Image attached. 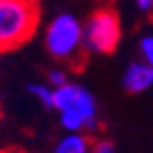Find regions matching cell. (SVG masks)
I'll return each mask as SVG.
<instances>
[{"mask_svg": "<svg viewBox=\"0 0 153 153\" xmlns=\"http://www.w3.org/2000/svg\"><path fill=\"white\" fill-rule=\"evenodd\" d=\"M38 24L35 0H0V51L24 44Z\"/></svg>", "mask_w": 153, "mask_h": 153, "instance_id": "6da1fadb", "label": "cell"}, {"mask_svg": "<svg viewBox=\"0 0 153 153\" xmlns=\"http://www.w3.org/2000/svg\"><path fill=\"white\" fill-rule=\"evenodd\" d=\"M44 44L53 59L73 62L84 49V24L71 13H59L46 27Z\"/></svg>", "mask_w": 153, "mask_h": 153, "instance_id": "7a4b0ae2", "label": "cell"}, {"mask_svg": "<svg viewBox=\"0 0 153 153\" xmlns=\"http://www.w3.org/2000/svg\"><path fill=\"white\" fill-rule=\"evenodd\" d=\"M122 36L120 18L111 9L95 11L84 24V49L95 55H109Z\"/></svg>", "mask_w": 153, "mask_h": 153, "instance_id": "3957f363", "label": "cell"}, {"mask_svg": "<svg viewBox=\"0 0 153 153\" xmlns=\"http://www.w3.org/2000/svg\"><path fill=\"white\" fill-rule=\"evenodd\" d=\"M53 109L62 111V109H75L79 111L84 120H86V129H97L99 124V108L95 100L93 93L86 89L84 86L76 82H68L60 88H55L53 95Z\"/></svg>", "mask_w": 153, "mask_h": 153, "instance_id": "277c9868", "label": "cell"}, {"mask_svg": "<svg viewBox=\"0 0 153 153\" xmlns=\"http://www.w3.org/2000/svg\"><path fill=\"white\" fill-rule=\"evenodd\" d=\"M122 86L128 93L139 95L153 88V68L144 60H135L128 64L122 75Z\"/></svg>", "mask_w": 153, "mask_h": 153, "instance_id": "5b68a950", "label": "cell"}, {"mask_svg": "<svg viewBox=\"0 0 153 153\" xmlns=\"http://www.w3.org/2000/svg\"><path fill=\"white\" fill-rule=\"evenodd\" d=\"M93 140L84 131H66L55 142L51 153H91Z\"/></svg>", "mask_w": 153, "mask_h": 153, "instance_id": "8992f818", "label": "cell"}, {"mask_svg": "<svg viewBox=\"0 0 153 153\" xmlns=\"http://www.w3.org/2000/svg\"><path fill=\"white\" fill-rule=\"evenodd\" d=\"M59 122L64 131H86L84 117L75 109H62L59 111Z\"/></svg>", "mask_w": 153, "mask_h": 153, "instance_id": "52a82bcc", "label": "cell"}, {"mask_svg": "<svg viewBox=\"0 0 153 153\" xmlns=\"http://www.w3.org/2000/svg\"><path fill=\"white\" fill-rule=\"evenodd\" d=\"M27 93L35 100H38L46 108H53V95H55V88L44 82H31L27 86Z\"/></svg>", "mask_w": 153, "mask_h": 153, "instance_id": "ba28073f", "label": "cell"}, {"mask_svg": "<svg viewBox=\"0 0 153 153\" xmlns=\"http://www.w3.org/2000/svg\"><path fill=\"white\" fill-rule=\"evenodd\" d=\"M139 53H140V60H144L153 68V33L144 35L139 40Z\"/></svg>", "mask_w": 153, "mask_h": 153, "instance_id": "9c48e42d", "label": "cell"}, {"mask_svg": "<svg viewBox=\"0 0 153 153\" xmlns=\"http://www.w3.org/2000/svg\"><path fill=\"white\" fill-rule=\"evenodd\" d=\"M69 82V76H68V71L62 69V68H55L48 73V84L53 86V88H60L64 84Z\"/></svg>", "mask_w": 153, "mask_h": 153, "instance_id": "30bf717a", "label": "cell"}, {"mask_svg": "<svg viewBox=\"0 0 153 153\" xmlns=\"http://www.w3.org/2000/svg\"><path fill=\"white\" fill-rule=\"evenodd\" d=\"M91 153H117V148L109 139H97L91 144Z\"/></svg>", "mask_w": 153, "mask_h": 153, "instance_id": "8fae6325", "label": "cell"}, {"mask_svg": "<svg viewBox=\"0 0 153 153\" xmlns=\"http://www.w3.org/2000/svg\"><path fill=\"white\" fill-rule=\"evenodd\" d=\"M139 11L142 13H151L153 11V0H135Z\"/></svg>", "mask_w": 153, "mask_h": 153, "instance_id": "7c38bea8", "label": "cell"}, {"mask_svg": "<svg viewBox=\"0 0 153 153\" xmlns=\"http://www.w3.org/2000/svg\"><path fill=\"white\" fill-rule=\"evenodd\" d=\"M0 153H6V151H4V149H2V148H0Z\"/></svg>", "mask_w": 153, "mask_h": 153, "instance_id": "4fadbf2b", "label": "cell"}]
</instances>
